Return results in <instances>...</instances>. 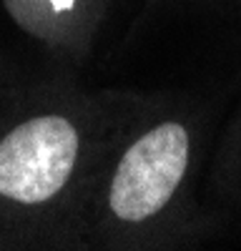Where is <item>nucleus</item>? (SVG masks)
Masks as SVG:
<instances>
[{
    "instance_id": "1",
    "label": "nucleus",
    "mask_w": 241,
    "mask_h": 251,
    "mask_svg": "<svg viewBox=\"0 0 241 251\" xmlns=\"http://www.w3.org/2000/svg\"><path fill=\"white\" fill-rule=\"evenodd\" d=\"M80 133L66 116H33L0 141V196L38 206L55 199L73 176Z\"/></svg>"
},
{
    "instance_id": "2",
    "label": "nucleus",
    "mask_w": 241,
    "mask_h": 251,
    "mask_svg": "<svg viewBox=\"0 0 241 251\" xmlns=\"http://www.w3.org/2000/svg\"><path fill=\"white\" fill-rule=\"evenodd\" d=\"M191 138L184 123L166 121L141 133L120 156L108 186V208L120 224L161 214L189 169Z\"/></svg>"
},
{
    "instance_id": "3",
    "label": "nucleus",
    "mask_w": 241,
    "mask_h": 251,
    "mask_svg": "<svg viewBox=\"0 0 241 251\" xmlns=\"http://www.w3.org/2000/svg\"><path fill=\"white\" fill-rule=\"evenodd\" d=\"M55 3H60V5H71L73 0H55Z\"/></svg>"
}]
</instances>
